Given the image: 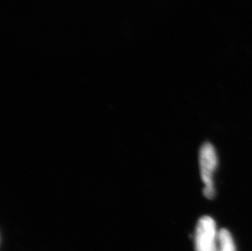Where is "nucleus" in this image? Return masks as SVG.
Instances as JSON below:
<instances>
[{
	"mask_svg": "<svg viewBox=\"0 0 252 251\" xmlns=\"http://www.w3.org/2000/svg\"><path fill=\"white\" fill-rule=\"evenodd\" d=\"M218 232L212 217H201L194 237L196 251H218Z\"/></svg>",
	"mask_w": 252,
	"mask_h": 251,
	"instance_id": "f03ea898",
	"label": "nucleus"
},
{
	"mask_svg": "<svg viewBox=\"0 0 252 251\" xmlns=\"http://www.w3.org/2000/svg\"><path fill=\"white\" fill-rule=\"evenodd\" d=\"M217 166V156L214 147L209 143H206L201 147L199 152L200 174L202 182L204 183L203 193L208 199L214 197L215 188L213 174Z\"/></svg>",
	"mask_w": 252,
	"mask_h": 251,
	"instance_id": "f257e3e1",
	"label": "nucleus"
},
{
	"mask_svg": "<svg viewBox=\"0 0 252 251\" xmlns=\"http://www.w3.org/2000/svg\"><path fill=\"white\" fill-rule=\"evenodd\" d=\"M218 251H236L233 237L228 230H219L218 232Z\"/></svg>",
	"mask_w": 252,
	"mask_h": 251,
	"instance_id": "7ed1b4c3",
	"label": "nucleus"
}]
</instances>
